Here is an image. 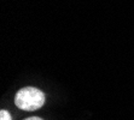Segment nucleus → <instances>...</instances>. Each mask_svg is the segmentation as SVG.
<instances>
[{
    "mask_svg": "<svg viewBox=\"0 0 134 120\" xmlns=\"http://www.w3.org/2000/svg\"><path fill=\"white\" fill-rule=\"evenodd\" d=\"M0 120H12V119H11V115H10L9 112L1 111L0 112Z\"/></svg>",
    "mask_w": 134,
    "mask_h": 120,
    "instance_id": "obj_2",
    "label": "nucleus"
},
{
    "mask_svg": "<svg viewBox=\"0 0 134 120\" xmlns=\"http://www.w3.org/2000/svg\"><path fill=\"white\" fill-rule=\"evenodd\" d=\"M15 103L22 111H36V109H39V108L44 106L45 94L41 90L36 89V88L25 86L16 94Z\"/></svg>",
    "mask_w": 134,
    "mask_h": 120,
    "instance_id": "obj_1",
    "label": "nucleus"
},
{
    "mask_svg": "<svg viewBox=\"0 0 134 120\" xmlns=\"http://www.w3.org/2000/svg\"><path fill=\"white\" fill-rule=\"evenodd\" d=\"M24 120H42V119L39 117H30V118H27V119H24Z\"/></svg>",
    "mask_w": 134,
    "mask_h": 120,
    "instance_id": "obj_3",
    "label": "nucleus"
}]
</instances>
